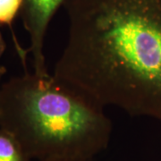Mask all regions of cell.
Instances as JSON below:
<instances>
[{
    "mask_svg": "<svg viewBox=\"0 0 161 161\" xmlns=\"http://www.w3.org/2000/svg\"><path fill=\"white\" fill-rule=\"evenodd\" d=\"M6 41H5V39L3 37V34L0 32V58L3 56L4 52L6 50Z\"/></svg>",
    "mask_w": 161,
    "mask_h": 161,
    "instance_id": "cell-6",
    "label": "cell"
},
{
    "mask_svg": "<svg viewBox=\"0 0 161 161\" xmlns=\"http://www.w3.org/2000/svg\"><path fill=\"white\" fill-rule=\"evenodd\" d=\"M66 0H23L21 16L30 38L27 52L32 55L34 74L48 75L44 55V42L49 23Z\"/></svg>",
    "mask_w": 161,
    "mask_h": 161,
    "instance_id": "cell-3",
    "label": "cell"
},
{
    "mask_svg": "<svg viewBox=\"0 0 161 161\" xmlns=\"http://www.w3.org/2000/svg\"><path fill=\"white\" fill-rule=\"evenodd\" d=\"M0 161H34L25 152L21 144L0 127Z\"/></svg>",
    "mask_w": 161,
    "mask_h": 161,
    "instance_id": "cell-5",
    "label": "cell"
},
{
    "mask_svg": "<svg viewBox=\"0 0 161 161\" xmlns=\"http://www.w3.org/2000/svg\"><path fill=\"white\" fill-rule=\"evenodd\" d=\"M6 68L4 65H0V89H1V80L2 78L4 77V75H6Z\"/></svg>",
    "mask_w": 161,
    "mask_h": 161,
    "instance_id": "cell-7",
    "label": "cell"
},
{
    "mask_svg": "<svg viewBox=\"0 0 161 161\" xmlns=\"http://www.w3.org/2000/svg\"><path fill=\"white\" fill-rule=\"evenodd\" d=\"M23 0H0V26H9L12 31V35L15 48L19 58L23 62L24 69L26 71V57L28 55L27 49H23L18 43L16 37L12 30V24L19 14H21Z\"/></svg>",
    "mask_w": 161,
    "mask_h": 161,
    "instance_id": "cell-4",
    "label": "cell"
},
{
    "mask_svg": "<svg viewBox=\"0 0 161 161\" xmlns=\"http://www.w3.org/2000/svg\"><path fill=\"white\" fill-rule=\"evenodd\" d=\"M54 77L102 107L161 123V0H66Z\"/></svg>",
    "mask_w": 161,
    "mask_h": 161,
    "instance_id": "cell-1",
    "label": "cell"
},
{
    "mask_svg": "<svg viewBox=\"0 0 161 161\" xmlns=\"http://www.w3.org/2000/svg\"><path fill=\"white\" fill-rule=\"evenodd\" d=\"M0 127L36 161H92L112 132L104 107L54 75L27 71L1 85Z\"/></svg>",
    "mask_w": 161,
    "mask_h": 161,
    "instance_id": "cell-2",
    "label": "cell"
},
{
    "mask_svg": "<svg viewBox=\"0 0 161 161\" xmlns=\"http://www.w3.org/2000/svg\"><path fill=\"white\" fill-rule=\"evenodd\" d=\"M45 161H60V160H45Z\"/></svg>",
    "mask_w": 161,
    "mask_h": 161,
    "instance_id": "cell-8",
    "label": "cell"
}]
</instances>
